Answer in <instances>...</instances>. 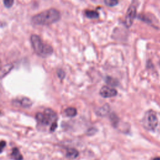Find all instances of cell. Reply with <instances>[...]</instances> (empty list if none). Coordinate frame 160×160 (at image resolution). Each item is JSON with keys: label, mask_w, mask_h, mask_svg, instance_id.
<instances>
[{"label": "cell", "mask_w": 160, "mask_h": 160, "mask_svg": "<svg viewBox=\"0 0 160 160\" xmlns=\"http://www.w3.org/2000/svg\"><path fill=\"white\" fill-rule=\"evenodd\" d=\"M3 4L6 8H10L14 4V0H3Z\"/></svg>", "instance_id": "cell-14"}, {"label": "cell", "mask_w": 160, "mask_h": 160, "mask_svg": "<svg viewBox=\"0 0 160 160\" xmlns=\"http://www.w3.org/2000/svg\"><path fill=\"white\" fill-rule=\"evenodd\" d=\"M136 16V6L134 4H131L127 10L124 19V24L127 28H129L131 26Z\"/></svg>", "instance_id": "cell-5"}, {"label": "cell", "mask_w": 160, "mask_h": 160, "mask_svg": "<svg viewBox=\"0 0 160 160\" xmlns=\"http://www.w3.org/2000/svg\"><path fill=\"white\" fill-rule=\"evenodd\" d=\"M106 82L108 84H110L111 86H116L118 84V82H116L114 79H112L111 77H108L107 78Z\"/></svg>", "instance_id": "cell-15"}, {"label": "cell", "mask_w": 160, "mask_h": 160, "mask_svg": "<svg viewBox=\"0 0 160 160\" xmlns=\"http://www.w3.org/2000/svg\"><path fill=\"white\" fill-rule=\"evenodd\" d=\"M12 68V64H7L4 66L1 69V78H3L5 75H6V74H8L11 69Z\"/></svg>", "instance_id": "cell-12"}, {"label": "cell", "mask_w": 160, "mask_h": 160, "mask_svg": "<svg viewBox=\"0 0 160 160\" xmlns=\"http://www.w3.org/2000/svg\"><path fill=\"white\" fill-rule=\"evenodd\" d=\"M84 14L85 16L89 19H98L99 17V12L94 10H86Z\"/></svg>", "instance_id": "cell-8"}, {"label": "cell", "mask_w": 160, "mask_h": 160, "mask_svg": "<svg viewBox=\"0 0 160 160\" xmlns=\"http://www.w3.org/2000/svg\"><path fill=\"white\" fill-rule=\"evenodd\" d=\"M143 127L148 131H154L158 124V120L156 112L152 110L146 112L142 120Z\"/></svg>", "instance_id": "cell-4"}, {"label": "cell", "mask_w": 160, "mask_h": 160, "mask_svg": "<svg viewBox=\"0 0 160 160\" xmlns=\"http://www.w3.org/2000/svg\"><path fill=\"white\" fill-rule=\"evenodd\" d=\"M60 19V12L54 8H51L34 16L31 19V22L35 25L44 26L55 23Z\"/></svg>", "instance_id": "cell-1"}, {"label": "cell", "mask_w": 160, "mask_h": 160, "mask_svg": "<svg viewBox=\"0 0 160 160\" xmlns=\"http://www.w3.org/2000/svg\"><path fill=\"white\" fill-rule=\"evenodd\" d=\"M100 95L103 98H111L117 94V91L108 86H102L99 91Z\"/></svg>", "instance_id": "cell-6"}, {"label": "cell", "mask_w": 160, "mask_h": 160, "mask_svg": "<svg viewBox=\"0 0 160 160\" xmlns=\"http://www.w3.org/2000/svg\"><path fill=\"white\" fill-rule=\"evenodd\" d=\"M11 157L13 160H22L23 157L17 148H14L11 154Z\"/></svg>", "instance_id": "cell-9"}, {"label": "cell", "mask_w": 160, "mask_h": 160, "mask_svg": "<svg viewBox=\"0 0 160 160\" xmlns=\"http://www.w3.org/2000/svg\"><path fill=\"white\" fill-rule=\"evenodd\" d=\"M32 47L34 52L42 58H46L52 54L53 49L51 46L42 42L39 36L36 34L31 35L30 38Z\"/></svg>", "instance_id": "cell-2"}, {"label": "cell", "mask_w": 160, "mask_h": 160, "mask_svg": "<svg viewBox=\"0 0 160 160\" xmlns=\"http://www.w3.org/2000/svg\"><path fill=\"white\" fill-rule=\"evenodd\" d=\"M36 119L40 125L50 126V127L54 123L57 122L56 113L52 109L47 108L43 112H38L36 115Z\"/></svg>", "instance_id": "cell-3"}, {"label": "cell", "mask_w": 160, "mask_h": 160, "mask_svg": "<svg viewBox=\"0 0 160 160\" xmlns=\"http://www.w3.org/2000/svg\"><path fill=\"white\" fill-rule=\"evenodd\" d=\"M153 160H160V158H155Z\"/></svg>", "instance_id": "cell-18"}, {"label": "cell", "mask_w": 160, "mask_h": 160, "mask_svg": "<svg viewBox=\"0 0 160 160\" xmlns=\"http://www.w3.org/2000/svg\"><path fill=\"white\" fill-rule=\"evenodd\" d=\"M159 64H160V61H159Z\"/></svg>", "instance_id": "cell-19"}, {"label": "cell", "mask_w": 160, "mask_h": 160, "mask_svg": "<svg viewBox=\"0 0 160 160\" xmlns=\"http://www.w3.org/2000/svg\"><path fill=\"white\" fill-rule=\"evenodd\" d=\"M79 155L78 151L74 148H69L66 151V157L70 159H75Z\"/></svg>", "instance_id": "cell-10"}, {"label": "cell", "mask_w": 160, "mask_h": 160, "mask_svg": "<svg viewBox=\"0 0 160 160\" xmlns=\"http://www.w3.org/2000/svg\"><path fill=\"white\" fill-rule=\"evenodd\" d=\"M64 112H65V114L68 117H74L77 114L76 109L72 107L66 108Z\"/></svg>", "instance_id": "cell-11"}, {"label": "cell", "mask_w": 160, "mask_h": 160, "mask_svg": "<svg viewBox=\"0 0 160 160\" xmlns=\"http://www.w3.org/2000/svg\"><path fill=\"white\" fill-rule=\"evenodd\" d=\"M118 0H104V2L108 6L113 7L118 4Z\"/></svg>", "instance_id": "cell-13"}, {"label": "cell", "mask_w": 160, "mask_h": 160, "mask_svg": "<svg viewBox=\"0 0 160 160\" xmlns=\"http://www.w3.org/2000/svg\"><path fill=\"white\" fill-rule=\"evenodd\" d=\"M57 74H58L59 78L61 79H64V76H65V72H64V71L62 69H59L58 70V71H57Z\"/></svg>", "instance_id": "cell-16"}, {"label": "cell", "mask_w": 160, "mask_h": 160, "mask_svg": "<svg viewBox=\"0 0 160 160\" xmlns=\"http://www.w3.org/2000/svg\"><path fill=\"white\" fill-rule=\"evenodd\" d=\"M16 105H18L24 108H29L32 105V101L28 98L22 97L14 99L13 102Z\"/></svg>", "instance_id": "cell-7"}, {"label": "cell", "mask_w": 160, "mask_h": 160, "mask_svg": "<svg viewBox=\"0 0 160 160\" xmlns=\"http://www.w3.org/2000/svg\"><path fill=\"white\" fill-rule=\"evenodd\" d=\"M6 145V142H4V141H1V151H2V149L4 148V146Z\"/></svg>", "instance_id": "cell-17"}]
</instances>
